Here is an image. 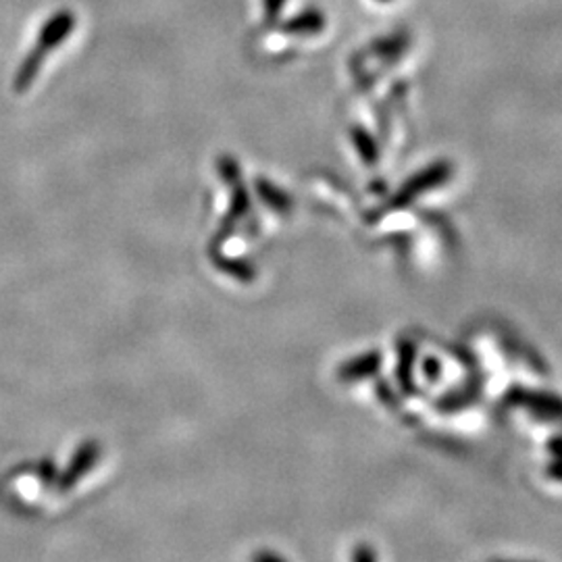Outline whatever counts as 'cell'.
Masks as SVG:
<instances>
[{"label": "cell", "mask_w": 562, "mask_h": 562, "mask_svg": "<svg viewBox=\"0 0 562 562\" xmlns=\"http://www.w3.org/2000/svg\"><path fill=\"white\" fill-rule=\"evenodd\" d=\"M284 4V0H267V11H270V17L273 15H277V11H279V7Z\"/></svg>", "instance_id": "6da1fadb"}]
</instances>
